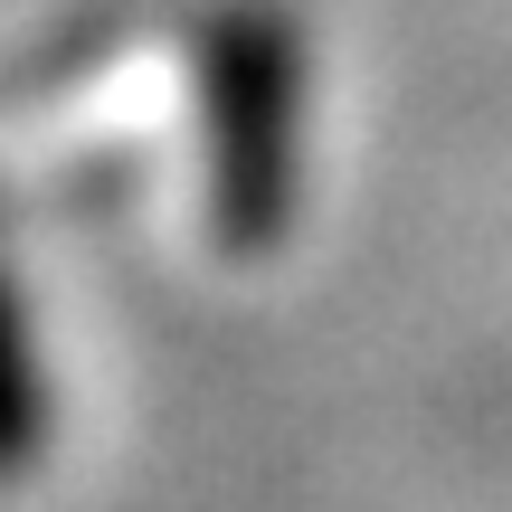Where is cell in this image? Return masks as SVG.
<instances>
[{
  "instance_id": "obj_2",
  "label": "cell",
  "mask_w": 512,
  "mask_h": 512,
  "mask_svg": "<svg viewBox=\"0 0 512 512\" xmlns=\"http://www.w3.org/2000/svg\"><path fill=\"white\" fill-rule=\"evenodd\" d=\"M48 437V389H38V342H29V304L0 275V484L38 456Z\"/></svg>"
},
{
  "instance_id": "obj_1",
  "label": "cell",
  "mask_w": 512,
  "mask_h": 512,
  "mask_svg": "<svg viewBox=\"0 0 512 512\" xmlns=\"http://www.w3.org/2000/svg\"><path fill=\"white\" fill-rule=\"evenodd\" d=\"M209 209L228 247H266L294 200V105H304V57L275 10H228L209 19Z\"/></svg>"
}]
</instances>
